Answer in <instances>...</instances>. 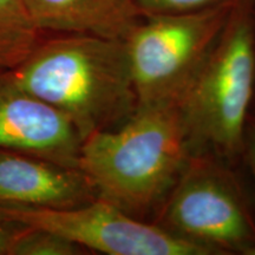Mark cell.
Instances as JSON below:
<instances>
[{
	"mask_svg": "<svg viewBox=\"0 0 255 255\" xmlns=\"http://www.w3.org/2000/svg\"><path fill=\"white\" fill-rule=\"evenodd\" d=\"M255 104V95H254V101H253V105ZM253 105H252V108H253ZM253 114H255V113H253Z\"/></svg>",
	"mask_w": 255,
	"mask_h": 255,
	"instance_id": "16",
	"label": "cell"
},
{
	"mask_svg": "<svg viewBox=\"0 0 255 255\" xmlns=\"http://www.w3.org/2000/svg\"><path fill=\"white\" fill-rule=\"evenodd\" d=\"M40 32L124 40L142 19L133 0H25Z\"/></svg>",
	"mask_w": 255,
	"mask_h": 255,
	"instance_id": "9",
	"label": "cell"
},
{
	"mask_svg": "<svg viewBox=\"0 0 255 255\" xmlns=\"http://www.w3.org/2000/svg\"><path fill=\"white\" fill-rule=\"evenodd\" d=\"M156 225L209 254H242L255 246V207L231 169L191 154L157 209Z\"/></svg>",
	"mask_w": 255,
	"mask_h": 255,
	"instance_id": "4",
	"label": "cell"
},
{
	"mask_svg": "<svg viewBox=\"0 0 255 255\" xmlns=\"http://www.w3.org/2000/svg\"><path fill=\"white\" fill-rule=\"evenodd\" d=\"M39 41L25 0H0V72L20 65Z\"/></svg>",
	"mask_w": 255,
	"mask_h": 255,
	"instance_id": "10",
	"label": "cell"
},
{
	"mask_svg": "<svg viewBox=\"0 0 255 255\" xmlns=\"http://www.w3.org/2000/svg\"><path fill=\"white\" fill-rule=\"evenodd\" d=\"M7 72L23 90L65 114L83 141L122 126L137 108L124 40L64 34L39 41Z\"/></svg>",
	"mask_w": 255,
	"mask_h": 255,
	"instance_id": "1",
	"label": "cell"
},
{
	"mask_svg": "<svg viewBox=\"0 0 255 255\" xmlns=\"http://www.w3.org/2000/svg\"><path fill=\"white\" fill-rule=\"evenodd\" d=\"M75 242L39 228L24 227L14 239L9 255H79L87 252Z\"/></svg>",
	"mask_w": 255,
	"mask_h": 255,
	"instance_id": "11",
	"label": "cell"
},
{
	"mask_svg": "<svg viewBox=\"0 0 255 255\" xmlns=\"http://www.w3.org/2000/svg\"><path fill=\"white\" fill-rule=\"evenodd\" d=\"M190 155L177 103L138 105L122 126L83 141L79 170L97 199L142 220L158 209Z\"/></svg>",
	"mask_w": 255,
	"mask_h": 255,
	"instance_id": "2",
	"label": "cell"
},
{
	"mask_svg": "<svg viewBox=\"0 0 255 255\" xmlns=\"http://www.w3.org/2000/svg\"><path fill=\"white\" fill-rule=\"evenodd\" d=\"M23 228L24 226L15 225L0 218V255L9 254L14 239Z\"/></svg>",
	"mask_w": 255,
	"mask_h": 255,
	"instance_id": "14",
	"label": "cell"
},
{
	"mask_svg": "<svg viewBox=\"0 0 255 255\" xmlns=\"http://www.w3.org/2000/svg\"><path fill=\"white\" fill-rule=\"evenodd\" d=\"M245 255H255V246L253 248H251V250H248Z\"/></svg>",
	"mask_w": 255,
	"mask_h": 255,
	"instance_id": "15",
	"label": "cell"
},
{
	"mask_svg": "<svg viewBox=\"0 0 255 255\" xmlns=\"http://www.w3.org/2000/svg\"><path fill=\"white\" fill-rule=\"evenodd\" d=\"M255 95V4L238 0L227 24L178 101L191 154L242 157Z\"/></svg>",
	"mask_w": 255,
	"mask_h": 255,
	"instance_id": "3",
	"label": "cell"
},
{
	"mask_svg": "<svg viewBox=\"0 0 255 255\" xmlns=\"http://www.w3.org/2000/svg\"><path fill=\"white\" fill-rule=\"evenodd\" d=\"M231 1L234 0H133L142 17L194 13Z\"/></svg>",
	"mask_w": 255,
	"mask_h": 255,
	"instance_id": "12",
	"label": "cell"
},
{
	"mask_svg": "<svg viewBox=\"0 0 255 255\" xmlns=\"http://www.w3.org/2000/svg\"><path fill=\"white\" fill-rule=\"evenodd\" d=\"M95 199L79 169L0 149V206L75 208Z\"/></svg>",
	"mask_w": 255,
	"mask_h": 255,
	"instance_id": "8",
	"label": "cell"
},
{
	"mask_svg": "<svg viewBox=\"0 0 255 255\" xmlns=\"http://www.w3.org/2000/svg\"><path fill=\"white\" fill-rule=\"evenodd\" d=\"M82 143L65 114L0 72V149L79 169Z\"/></svg>",
	"mask_w": 255,
	"mask_h": 255,
	"instance_id": "7",
	"label": "cell"
},
{
	"mask_svg": "<svg viewBox=\"0 0 255 255\" xmlns=\"http://www.w3.org/2000/svg\"><path fill=\"white\" fill-rule=\"evenodd\" d=\"M0 218L55 233L85 250L109 255H209L156 223H146L101 199L75 208L0 206Z\"/></svg>",
	"mask_w": 255,
	"mask_h": 255,
	"instance_id": "6",
	"label": "cell"
},
{
	"mask_svg": "<svg viewBox=\"0 0 255 255\" xmlns=\"http://www.w3.org/2000/svg\"><path fill=\"white\" fill-rule=\"evenodd\" d=\"M237 2L194 13L142 17L124 39L137 107L178 104Z\"/></svg>",
	"mask_w": 255,
	"mask_h": 255,
	"instance_id": "5",
	"label": "cell"
},
{
	"mask_svg": "<svg viewBox=\"0 0 255 255\" xmlns=\"http://www.w3.org/2000/svg\"><path fill=\"white\" fill-rule=\"evenodd\" d=\"M242 158L246 161L248 168H250L255 186V114L253 113H251L248 116L246 129H245Z\"/></svg>",
	"mask_w": 255,
	"mask_h": 255,
	"instance_id": "13",
	"label": "cell"
},
{
	"mask_svg": "<svg viewBox=\"0 0 255 255\" xmlns=\"http://www.w3.org/2000/svg\"><path fill=\"white\" fill-rule=\"evenodd\" d=\"M252 1H253V2H254V4H255V0H252Z\"/></svg>",
	"mask_w": 255,
	"mask_h": 255,
	"instance_id": "17",
	"label": "cell"
}]
</instances>
